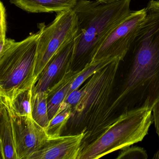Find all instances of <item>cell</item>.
I'll list each match as a JSON object with an SVG mask.
<instances>
[{
	"label": "cell",
	"mask_w": 159,
	"mask_h": 159,
	"mask_svg": "<svg viewBox=\"0 0 159 159\" xmlns=\"http://www.w3.org/2000/svg\"><path fill=\"white\" fill-rule=\"evenodd\" d=\"M40 31L37 43L34 75L37 78L57 51L73 39L78 30V22L73 9L58 12L52 22L39 23Z\"/></svg>",
	"instance_id": "cell-6"
},
{
	"label": "cell",
	"mask_w": 159,
	"mask_h": 159,
	"mask_svg": "<svg viewBox=\"0 0 159 159\" xmlns=\"http://www.w3.org/2000/svg\"><path fill=\"white\" fill-rule=\"evenodd\" d=\"M154 122L152 109L144 106L125 111L104 128L90 143L82 147L78 159H97L142 142Z\"/></svg>",
	"instance_id": "cell-3"
},
{
	"label": "cell",
	"mask_w": 159,
	"mask_h": 159,
	"mask_svg": "<svg viewBox=\"0 0 159 159\" xmlns=\"http://www.w3.org/2000/svg\"><path fill=\"white\" fill-rule=\"evenodd\" d=\"M10 112L17 159H29L44 143L48 135L32 117L19 115L11 108Z\"/></svg>",
	"instance_id": "cell-8"
},
{
	"label": "cell",
	"mask_w": 159,
	"mask_h": 159,
	"mask_svg": "<svg viewBox=\"0 0 159 159\" xmlns=\"http://www.w3.org/2000/svg\"><path fill=\"white\" fill-rule=\"evenodd\" d=\"M72 115L70 105L63 102L54 116L49 120L45 129L49 136H58L61 134L62 131L69 122Z\"/></svg>",
	"instance_id": "cell-15"
},
{
	"label": "cell",
	"mask_w": 159,
	"mask_h": 159,
	"mask_svg": "<svg viewBox=\"0 0 159 159\" xmlns=\"http://www.w3.org/2000/svg\"><path fill=\"white\" fill-rule=\"evenodd\" d=\"M148 156L143 147L129 146L121 149L117 159H147Z\"/></svg>",
	"instance_id": "cell-18"
},
{
	"label": "cell",
	"mask_w": 159,
	"mask_h": 159,
	"mask_svg": "<svg viewBox=\"0 0 159 159\" xmlns=\"http://www.w3.org/2000/svg\"><path fill=\"white\" fill-rule=\"evenodd\" d=\"M0 146L4 159H17L13 135L10 101L0 93Z\"/></svg>",
	"instance_id": "cell-11"
},
{
	"label": "cell",
	"mask_w": 159,
	"mask_h": 159,
	"mask_svg": "<svg viewBox=\"0 0 159 159\" xmlns=\"http://www.w3.org/2000/svg\"><path fill=\"white\" fill-rule=\"evenodd\" d=\"M77 0H10L11 3L30 13H49L72 9Z\"/></svg>",
	"instance_id": "cell-13"
},
{
	"label": "cell",
	"mask_w": 159,
	"mask_h": 159,
	"mask_svg": "<svg viewBox=\"0 0 159 159\" xmlns=\"http://www.w3.org/2000/svg\"><path fill=\"white\" fill-rule=\"evenodd\" d=\"M86 133L49 136L29 159H78Z\"/></svg>",
	"instance_id": "cell-9"
},
{
	"label": "cell",
	"mask_w": 159,
	"mask_h": 159,
	"mask_svg": "<svg viewBox=\"0 0 159 159\" xmlns=\"http://www.w3.org/2000/svg\"><path fill=\"white\" fill-rule=\"evenodd\" d=\"M79 71L69 69L47 91L48 110L49 120L54 116L70 93L71 86Z\"/></svg>",
	"instance_id": "cell-12"
},
{
	"label": "cell",
	"mask_w": 159,
	"mask_h": 159,
	"mask_svg": "<svg viewBox=\"0 0 159 159\" xmlns=\"http://www.w3.org/2000/svg\"><path fill=\"white\" fill-rule=\"evenodd\" d=\"M154 122L155 123L156 132L158 136L159 140V100L156 103L152 109ZM159 149L158 151L155 154L153 159H159Z\"/></svg>",
	"instance_id": "cell-19"
},
{
	"label": "cell",
	"mask_w": 159,
	"mask_h": 159,
	"mask_svg": "<svg viewBox=\"0 0 159 159\" xmlns=\"http://www.w3.org/2000/svg\"><path fill=\"white\" fill-rule=\"evenodd\" d=\"M40 35L39 30L15 42L0 59V93L9 101L36 83L34 71Z\"/></svg>",
	"instance_id": "cell-5"
},
{
	"label": "cell",
	"mask_w": 159,
	"mask_h": 159,
	"mask_svg": "<svg viewBox=\"0 0 159 159\" xmlns=\"http://www.w3.org/2000/svg\"><path fill=\"white\" fill-rule=\"evenodd\" d=\"M100 2L104 3H108L112 2L117 0H96Z\"/></svg>",
	"instance_id": "cell-22"
},
{
	"label": "cell",
	"mask_w": 159,
	"mask_h": 159,
	"mask_svg": "<svg viewBox=\"0 0 159 159\" xmlns=\"http://www.w3.org/2000/svg\"><path fill=\"white\" fill-rule=\"evenodd\" d=\"M116 58L100 69L81 87L82 96L72 109L69 121L76 127H83L86 133L83 141L93 135L95 126L104 122L110 115L109 99L120 64Z\"/></svg>",
	"instance_id": "cell-4"
},
{
	"label": "cell",
	"mask_w": 159,
	"mask_h": 159,
	"mask_svg": "<svg viewBox=\"0 0 159 159\" xmlns=\"http://www.w3.org/2000/svg\"><path fill=\"white\" fill-rule=\"evenodd\" d=\"M146 14L125 58L124 78L109 107L118 116L148 106L159 100V2L148 3Z\"/></svg>",
	"instance_id": "cell-1"
},
{
	"label": "cell",
	"mask_w": 159,
	"mask_h": 159,
	"mask_svg": "<svg viewBox=\"0 0 159 159\" xmlns=\"http://www.w3.org/2000/svg\"><path fill=\"white\" fill-rule=\"evenodd\" d=\"M75 49V38L64 45L44 68L33 87L32 93L47 91L61 73L71 69Z\"/></svg>",
	"instance_id": "cell-10"
},
{
	"label": "cell",
	"mask_w": 159,
	"mask_h": 159,
	"mask_svg": "<svg viewBox=\"0 0 159 159\" xmlns=\"http://www.w3.org/2000/svg\"><path fill=\"white\" fill-rule=\"evenodd\" d=\"M48 93L40 91L32 94L31 117L37 124L45 129L49 121L48 110Z\"/></svg>",
	"instance_id": "cell-14"
},
{
	"label": "cell",
	"mask_w": 159,
	"mask_h": 159,
	"mask_svg": "<svg viewBox=\"0 0 159 159\" xmlns=\"http://www.w3.org/2000/svg\"><path fill=\"white\" fill-rule=\"evenodd\" d=\"M33 87L20 91L9 101L10 108L16 114L20 116L31 117V101Z\"/></svg>",
	"instance_id": "cell-17"
},
{
	"label": "cell",
	"mask_w": 159,
	"mask_h": 159,
	"mask_svg": "<svg viewBox=\"0 0 159 159\" xmlns=\"http://www.w3.org/2000/svg\"><path fill=\"white\" fill-rule=\"evenodd\" d=\"M6 30L5 8L3 4L0 1V37L2 35H6Z\"/></svg>",
	"instance_id": "cell-20"
},
{
	"label": "cell",
	"mask_w": 159,
	"mask_h": 159,
	"mask_svg": "<svg viewBox=\"0 0 159 159\" xmlns=\"http://www.w3.org/2000/svg\"><path fill=\"white\" fill-rule=\"evenodd\" d=\"M117 58H107L98 60L91 61L80 70L71 86L70 92L80 87V86L97 71L106 66ZM119 59V58H118Z\"/></svg>",
	"instance_id": "cell-16"
},
{
	"label": "cell",
	"mask_w": 159,
	"mask_h": 159,
	"mask_svg": "<svg viewBox=\"0 0 159 159\" xmlns=\"http://www.w3.org/2000/svg\"><path fill=\"white\" fill-rule=\"evenodd\" d=\"M146 8L131 11L108 35L93 55L91 61L107 58L123 60L144 20Z\"/></svg>",
	"instance_id": "cell-7"
},
{
	"label": "cell",
	"mask_w": 159,
	"mask_h": 159,
	"mask_svg": "<svg viewBox=\"0 0 159 159\" xmlns=\"http://www.w3.org/2000/svg\"><path fill=\"white\" fill-rule=\"evenodd\" d=\"M0 159H4L3 156L2 152V148L0 146Z\"/></svg>",
	"instance_id": "cell-23"
},
{
	"label": "cell",
	"mask_w": 159,
	"mask_h": 159,
	"mask_svg": "<svg viewBox=\"0 0 159 159\" xmlns=\"http://www.w3.org/2000/svg\"><path fill=\"white\" fill-rule=\"evenodd\" d=\"M131 1L104 3L96 0H77L72 8L77 16L78 30L71 69L80 71L91 61L108 35L130 13Z\"/></svg>",
	"instance_id": "cell-2"
},
{
	"label": "cell",
	"mask_w": 159,
	"mask_h": 159,
	"mask_svg": "<svg viewBox=\"0 0 159 159\" xmlns=\"http://www.w3.org/2000/svg\"></svg>",
	"instance_id": "cell-24"
},
{
	"label": "cell",
	"mask_w": 159,
	"mask_h": 159,
	"mask_svg": "<svg viewBox=\"0 0 159 159\" xmlns=\"http://www.w3.org/2000/svg\"><path fill=\"white\" fill-rule=\"evenodd\" d=\"M15 42L13 39L6 38V35L0 37V59L4 53Z\"/></svg>",
	"instance_id": "cell-21"
}]
</instances>
